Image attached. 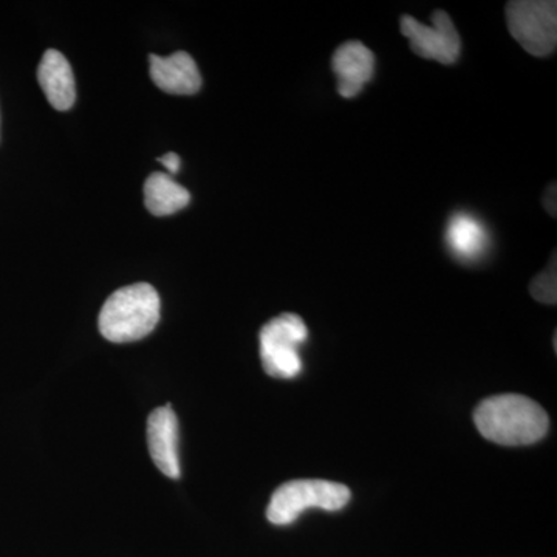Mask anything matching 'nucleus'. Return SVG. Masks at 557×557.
Returning a JSON list of instances; mask_svg holds the SVG:
<instances>
[{"instance_id":"1","label":"nucleus","mask_w":557,"mask_h":557,"mask_svg":"<svg viewBox=\"0 0 557 557\" xmlns=\"http://www.w3.org/2000/svg\"><path fill=\"white\" fill-rule=\"evenodd\" d=\"M474 423L490 442L502 446H527L547 435L549 418L533 399L507 394L480 403Z\"/></svg>"},{"instance_id":"2","label":"nucleus","mask_w":557,"mask_h":557,"mask_svg":"<svg viewBox=\"0 0 557 557\" xmlns=\"http://www.w3.org/2000/svg\"><path fill=\"white\" fill-rule=\"evenodd\" d=\"M160 296L150 284L116 289L100 313V332L110 343H134L146 338L160 321Z\"/></svg>"},{"instance_id":"3","label":"nucleus","mask_w":557,"mask_h":557,"mask_svg":"<svg viewBox=\"0 0 557 557\" xmlns=\"http://www.w3.org/2000/svg\"><path fill=\"white\" fill-rule=\"evenodd\" d=\"M350 490L329 480H292L274 491L267 518L273 525L295 522L306 509L321 508L339 511L350 502Z\"/></svg>"},{"instance_id":"4","label":"nucleus","mask_w":557,"mask_h":557,"mask_svg":"<svg viewBox=\"0 0 557 557\" xmlns=\"http://www.w3.org/2000/svg\"><path fill=\"white\" fill-rule=\"evenodd\" d=\"M309 338L304 319L284 313L271 319L260 330V359L263 370L273 379L292 380L302 372L299 348Z\"/></svg>"},{"instance_id":"5","label":"nucleus","mask_w":557,"mask_h":557,"mask_svg":"<svg viewBox=\"0 0 557 557\" xmlns=\"http://www.w3.org/2000/svg\"><path fill=\"white\" fill-rule=\"evenodd\" d=\"M509 33L520 46L544 58L557 46V3L549 0H518L507 5Z\"/></svg>"},{"instance_id":"6","label":"nucleus","mask_w":557,"mask_h":557,"mask_svg":"<svg viewBox=\"0 0 557 557\" xmlns=\"http://www.w3.org/2000/svg\"><path fill=\"white\" fill-rule=\"evenodd\" d=\"M399 25L403 35L409 39L410 49L423 60L450 65L460 58L461 39L445 11L437 10L432 14V27L410 16H403Z\"/></svg>"},{"instance_id":"7","label":"nucleus","mask_w":557,"mask_h":557,"mask_svg":"<svg viewBox=\"0 0 557 557\" xmlns=\"http://www.w3.org/2000/svg\"><path fill=\"white\" fill-rule=\"evenodd\" d=\"M148 446L156 467L170 479L180 478L178 420L171 405L153 410L148 420Z\"/></svg>"},{"instance_id":"8","label":"nucleus","mask_w":557,"mask_h":557,"mask_svg":"<svg viewBox=\"0 0 557 557\" xmlns=\"http://www.w3.org/2000/svg\"><path fill=\"white\" fill-rule=\"evenodd\" d=\"M332 67L338 78L343 98H355L375 73V54L358 40L343 44L332 58Z\"/></svg>"},{"instance_id":"9","label":"nucleus","mask_w":557,"mask_h":557,"mask_svg":"<svg viewBox=\"0 0 557 557\" xmlns=\"http://www.w3.org/2000/svg\"><path fill=\"white\" fill-rule=\"evenodd\" d=\"M150 78L171 95H194L200 90L201 75L196 61L185 51L161 58L150 54Z\"/></svg>"},{"instance_id":"10","label":"nucleus","mask_w":557,"mask_h":557,"mask_svg":"<svg viewBox=\"0 0 557 557\" xmlns=\"http://www.w3.org/2000/svg\"><path fill=\"white\" fill-rule=\"evenodd\" d=\"M39 86L57 110H69L76 101L72 65L58 50H47L38 69Z\"/></svg>"},{"instance_id":"11","label":"nucleus","mask_w":557,"mask_h":557,"mask_svg":"<svg viewBox=\"0 0 557 557\" xmlns=\"http://www.w3.org/2000/svg\"><path fill=\"white\" fill-rule=\"evenodd\" d=\"M446 244L454 258L460 262H478L490 248V234L478 218L467 212H457L446 228Z\"/></svg>"},{"instance_id":"12","label":"nucleus","mask_w":557,"mask_h":557,"mask_svg":"<svg viewBox=\"0 0 557 557\" xmlns=\"http://www.w3.org/2000/svg\"><path fill=\"white\" fill-rule=\"evenodd\" d=\"M189 190L183 188L170 174L153 172L145 183V203L150 214L157 218L175 214L188 207Z\"/></svg>"},{"instance_id":"13","label":"nucleus","mask_w":557,"mask_h":557,"mask_svg":"<svg viewBox=\"0 0 557 557\" xmlns=\"http://www.w3.org/2000/svg\"><path fill=\"white\" fill-rule=\"evenodd\" d=\"M530 292L539 302L555 306L557 300L556 256H553L548 269L531 282Z\"/></svg>"},{"instance_id":"14","label":"nucleus","mask_w":557,"mask_h":557,"mask_svg":"<svg viewBox=\"0 0 557 557\" xmlns=\"http://www.w3.org/2000/svg\"><path fill=\"white\" fill-rule=\"evenodd\" d=\"M159 161L164 164L170 174H177L180 171V157L177 153H166V156L160 157Z\"/></svg>"},{"instance_id":"15","label":"nucleus","mask_w":557,"mask_h":557,"mask_svg":"<svg viewBox=\"0 0 557 557\" xmlns=\"http://www.w3.org/2000/svg\"><path fill=\"white\" fill-rule=\"evenodd\" d=\"M545 208H547V211L549 214L555 218L556 215V185L553 183L552 188L547 190V196H545L544 199Z\"/></svg>"}]
</instances>
